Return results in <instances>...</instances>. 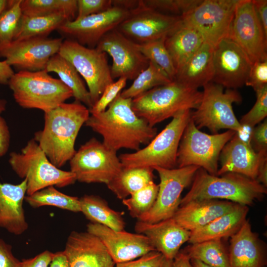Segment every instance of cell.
<instances>
[{"label": "cell", "mask_w": 267, "mask_h": 267, "mask_svg": "<svg viewBox=\"0 0 267 267\" xmlns=\"http://www.w3.org/2000/svg\"><path fill=\"white\" fill-rule=\"evenodd\" d=\"M221 176L212 175L200 168L190 190L181 198L180 206L193 201L217 199L247 206L267 192V188L256 179L235 173Z\"/></svg>", "instance_id": "3957f363"}, {"label": "cell", "mask_w": 267, "mask_h": 267, "mask_svg": "<svg viewBox=\"0 0 267 267\" xmlns=\"http://www.w3.org/2000/svg\"><path fill=\"white\" fill-rule=\"evenodd\" d=\"M192 267H212L194 259H190Z\"/></svg>", "instance_id": "680465c9"}, {"label": "cell", "mask_w": 267, "mask_h": 267, "mask_svg": "<svg viewBox=\"0 0 267 267\" xmlns=\"http://www.w3.org/2000/svg\"><path fill=\"white\" fill-rule=\"evenodd\" d=\"M237 204L217 199L191 201L180 206L172 219L182 228L191 232L232 210Z\"/></svg>", "instance_id": "484cf974"}, {"label": "cell", "mask_w": 267, "mask_h": 267, "mask_svg": "<svg viewBox=\"0 0 267 267\" xmlns=\"http://www.w3.org/2000/svg\"><path fill=\"white\" fill-rule=\"evenodd\" d=\"M158 189V185L152 181L132 194L130 197L122 200V203L127 207L130 215L138 219L147 213L155 202Z\"/></svg>", "instance_id": "f35d334b"}, {"label": "cell", "mask_w": 267, "mask_h": 267, "mask_svg": "<svg viewBox=\"0 0 267 267\" xmlns=\"http://www.w3.org/2000/svg\"><path fill=\"white\" fill-rule=\"evenodd\" d=\"M248 211V206L237 204L232 210L215 219L205 226L191 231L188 242L193 244L230 237L246 221Z\"/></svg>", "instance_id": "83f0119b"}, {"label": "cell", "mask_w": 267, "mask_h": 267, "mask_svg": "<svg viewBox=\"0 0 267 267\" xmlns=\"http://www.w3.org/2000/svg\"><path fill=\"white\" fill-rule=\"evenodd\" d=\"M232 130L208 134L198 129L190 119L181 138L177 153V166H196L217 176L220 153L234 135Z\"/></svg>", "instance_id": "ba28073f"}, {"label": "cell", "mask_w": 267, "mask_h": 267, "mask_svg": "<svg viewBox=\"0 0 267 267\" xmlns=\"http://www.w3.org/2000/svg\"><path fill=\"white\" fill-rule=\"evenodd\" d=\"M6 106V100L0 99V114L5 110Z\"/></svg>", "instance_id": "94428289"}, {"label": "cell", "mask_w": 267, "mask_h": 267, "mask_svg": "<svg viewBox=\"0 0 267 267\" xmlns=\"http://www.w3.org/2000/svg\"><path fill=\"white\" fill-rule=\"evenodd\" d=\"M267 158V151L256 152L251 143L235 134L222 148L219 157L221 167L217 176L235 173L256 179L262 162Z\"/></svg>", "instance_id": "7402d4cb"}, {"label": "cell", "mask_w": 267, "mask_h": 267, "mask_svg": "<svg viewBox=\"0 0 267 267\" xmlns=\"http://www.w3.org/2000/svg\"><path fill=\"white\" fill-rule=\"evenodd\" d=\"M10 0H0V15L9 4Z\"/></svg>", "instance_id": "91938a15"}, {"label": "cell", "mask_w": 267, "mask_h": 267, "mask_svg": "<svg viewBox=\"0 0 267 267\" xmlns=\"http://www.w3.org/2000/svg\"><path fill=\"white\" fill-rule=\"evenodd\" d=\"M8 162L19 178L26 179L27 195L50 186L64 187L76 181L70 171L54 166L33 138L20 152H12Z\"/></svg>", "instance_id": "52a82bcc"}, {"label": "cell", "mask_w": 267, "mask_h": 267, "mask_svg": "<svg viewBox=\"0 0 267 267\" xmlns=\"http://www.w3.org/2000/svg\"><path fill=\"white\" fill-rule=\"evenodd\" d=\"M204 42L198 31L182 23L166 37L165 46L172 59L176 75Z\"/></svg>", "instance_id": "f1b7e54d"}, {"label": "cell", "mask_w": 267, "mask_h": 267, "mask_svg": "<svg viewBox=\"0 0 267 267\" xmlns=\"http://www.w3.org/2000/svg\"><path fill=\"white\" fill-rule=\"evenodd\" d=\"M127 79L123 77L118 78L116 82L108 85L101 95L89 109L90 114H97L104 112L110 104L115 99L117 96L125 88L127 83Z\"/></svg>", "instance_id": "ee69618b"}, {"label": "cell", "mask_w": 267, "mask_h": 267, "mask_svg": "<svg viewBox=\"0 0 267 267\" xmlns=\"http://www.w3.org/2000/svg\"><path fill=\"white\" fill-rule=\"evenodd\" d=\"M181 23L180 16L160 12L139 0V5L130 10L116 29L134 43L142 44L166 38Z\"/></svg>", "instance_id": "5bb4252c"}, {"label": "cell", "mask_w": 267, "mask_h": 267, "mask_svg": "<svg viewBox=\"0 0 267 267\" xmlns=\"http://www.w3.org/2000/svg\"><path fill=\"white\" fill-rule=\"evenodd\" d=\"M68 21L69 20L67 16L62 14L38 16L23 14L14 41L47 37L51 32L58 30L61 25Z\"/></svg>", "instance_id": "d6a6232c"}, {"label": "cell", "mask_w": 267, "mask_h": 267, "mask_svg": "<svg viewBox=\"0 0 267 267\" xmlns=\"http://www.w3.org/2000/svg\"><path fill=\"white\" fill-rule=\"evenodd\" d=\"M95 48L111 57L110 70L113 80L121 77L134 80L149 64V61L139 50L137 44L116 28L106 33Z\"/></svg>", "instance_id": "2e32d148"}, {"label": "cell", "mask_w": 267, "mask_h": 267, "mask_svg": "<svg viewBox=\"0 0 267 267\" xmlns=\"http://www.w3.org/2000/svg\"><path fill=\"white\" fill-rule=\"evenodd\" d=\"M21 7L24 15L62 14L72 21L77 14V0H22Z\"/></svg>", "instance_id": "e575fe53"}, {"label": "cell", "mask_w": 267, "mask_h": 267, "mask_svg": "<svg viewBox=\"0 0 267 267\" xmlns=\"http://www.w3.org/2000/svg\"><path fill=\"white\" fill-rule=\"evenodd\" d=\"M199 168L196 166L171 169L154 168L160 178L157 198L151 209L137 221L155 223L172 218L180 206L181 193L192 183Z\"/></svg>", "instance_id": "4fadbf2b"}, {"label": "cell", "mask_w": 267, "mask_h": 267, "mask_svg": "<svg viewBox=\"0 0 267 267\" xmlns=\"http://www.w3.org/2000/svg\"><path fill=\"white\" fill-rule=\"evenodd\" d=\"M172 267H192L190 258L182 250H180L173 260Z\"/></svg>", "instance_id": "db71d44e"}, {"label": "cell", "mask_w": 267, "mask_h": 267, "mask_svg": "<svg viewBox=\"0 0 267 267\" xmlns=\"http://www.w3.org/2000/svg\"><path fill=\"white\" fill-rule=\"evenodd\" d=\"M25 200L30 206L35 208L49 206L73 212H81L79 198L66 195L53 186L45 187L31 195H26Z\"/></svg>", "instance_id": "d590c367"}, {"label": "cell", "mask_w": 267, "mask_h": 267, "mask_svg": "<svg viewBox=\"0 0 267 267\" xmlns=\"http://www.w3.org/2000/svg\"><path fill=\"white\" fill-rule=\"evenodd\" d=\"M112 5L122 7L131 10L136 8L139 4V0H112Z\"/></svg>", "instance_id": "6f0895ef"}, {"label": "cell", "mask_w": 267, "mask_h": 267, "mask_svg": "<svg viewBox=\"0 0 267 267\" xmlns=\"http://www.w3.org/2000/svg\"><path fill=\"white\" fill-rule=\"evenodd\" d=\"M256 180L267 187V158L261 163L259 169Z\"/></svg>", "instance_id": "9f6ffc18"}, {"label": "cell", "mask_w": 267, "mask_h": 267, "mask_svg": "<svg viewBox=\"0 0 267 267\" xmlns=\"http://www.w3.org/2000/svg\"><path fill=\"white\" fill-rule=\"evenodd\" d=\"M62 38H31L14 41L0 50V57L20 71L44 70L50 58L59 52Z\"/></svg>", "instance_id": "e0dca14e"}, {"label": "cell", "mask_w": 267, "mask_h": 267, "mask_svg": "<svg viewBox=\"0 0 267 267\" xmlns=\"http://www.w3.org/2000/svg\"><path fill=\"white\" fill-rule=\"evenodd\" d=\"M223 88L212 82L203 87L201 101L191 113V119L198 129L206 127L214 134L221 129L235 132L240 130L232 104L241 102V97L236 89L224 91Z\"/></svg>", "instance_id": "9c48e42d"}, {"label": "cell", "mask_w": 267, "mask_h": 267, "mask_svg": "<svg viewBox=\"0 0 267 267\" xmlns=\"http://www.w3.org/2000/svg\"><path fill=\"white\" fill-rule=\"evenodd\" d=\"M14 74L12 67L5 60L0 61V85H8Z\"/></svg>", "instance_id": "f5cc1de1"}, {"label": "cell", "mask_w": 267, "mask_h": 267, "mask_svg": "<svg viewBox=\"0 0 267 267\" xmlns=\"http://www.w3.org/2000/svg\"><path fill=\"white\" fill-rule=\"evenodd\" d=\"M191 113L190 109L179 111L144 148L121 154L119 158L123 167L175 168L179 142Z\"/></svg>", "instance_id": "8992f818"}, {"label": "cell", "mask_w": 267, "mask_h": 267, "mask_svg": "<svg viewBox=\"0 0 267 267\" xmlns=\"http://www.w3.org/2000/svg\"><path fill=\"white\" fill-rule=\"evenodd\" d=\"M173 261L162 253L152 251L137 259L116 264L114 267H172Z\"/></svg>", "instance_id": "7bdbcfd3"}, {"label": "cell", "mask_w": 267, "mask_h": 267, "mask_svg": "<svg viewBox=\"0 0 267 267\" xmlns=\"http://www.w3.org/2000/svg\"><path fill=\"white\" fill-rule=\"evenodd\" d=\"M58 53L68 60L83 77L93 105L105 88L114 82L107 54L71 39L63 41Z\"/></svg>", "instance_id": "30bf717a"}, {"label": "cell", "mask_w": 267, "mask_h": 267, "mask_svg": "<svg viewBox=\"0 0 267 267\" xmlns=\"http://www.w3.org/2000/svg\"><path fill=\"white\" fill-rule=\"evenodd\" d=\"M228 38L246 53L252 63L267 60V37L259 22L253 0H239Z\"/></svg>", "instance_id": "9a60e30c"}, {"label": "cell", "mask_w": 267, "mask_h": 267, "mask_svg": "<svg viewBox=\"0 0 267 267\" xmlns=\"http://www.w3.org/2000/svg\"><path fill=\"white\" fill-rule=\"evenodd\" d=\"M49 267H68L67 259L63 251L54 253Z\"/></svg>", "instance_id": "11a10c76"}, {"label": "cell", "mask_w": 267, "mask_h": 267, "mask_svg": "<svg viewBox=\"0 0 267 267\" xmlns=\"http://www.w3.org/2000/svg\"><path fill=\"white\" fill-rule=\"evenodd\" d=\"M252 63L233 41L225 38L214 49V75L212 82L227 89L245 85Z\"/></svg>", "instance_id": "d6986e66"}, {"label": "cell", "mask_w": 267, "mask_h": 267, "mask_svg": "<svg viewBox=\"0 0 267 267\" xmlns=\"http://www.w3.org/2000/svg\"><path fill=\"white\" fill-rule=\"evenodd\" d=\"M53 256L54 253L45 250L34 257L22 260L20 267H49Z\"/></svg>", "instance_id": "681fc988"}, {"label": "cell", "mask_w": 267, "mask_h": 267, "mask_svg": "<svg viewBox=\"0 0 267 267\" xmlns=\"http://www.w3.org/2000/svg\"><path fill=\"white\" fill-rule=\"evenodd\" d=\"M131 98L120 93L103 112L90 114L85 125L102 136L103 144L117 152L122 148L137 151L157 135V129L139 117L132 108Z\"/></svg>", "instance_id": "6da1fadb"}, {"label": "cell", "mask_w": 267, "mask_h": 267, "mask_svg": "<svg viewBox=\"0 0 267 267\" xmlns=\"http://www.w3.org/2000/svg\"><path fill=\"white\" fill-rule=\"evenodd\" d=\"M228 252L229 267H266L265 249L248 220L230 236Z\"/></svg>", "instance_id": "d4e9b609"}, {"label": "cell", "mask_w": 267, "mask_h": 267, "mask_svg": "<svg viewBox=\"0 0 267 267\" xmlns=\"http://www.w3.org/2000/svg\"><path fill=\"white\" fill-rule=\"evenodd\" d=\"M182 251L190 259L198 260L212 267H229L228 252L222 239L191 244Z\"/></svg>", "instance_id": "836d02e7"}, {"label": "cell", "mask_w": 267, "mask_h": 267, "mask_svg": "<svg viewBox=\"0 0 267 267\" xmlns=\"http://www.w3.org/2000/svg\"><path fill=\"white\" fill-rule=\"evenodd\" d=\"M89 115V109L77 101L64 102L44 113V128L35 133L33 139L57 168L63 167L75 153L76 139Z\"/></svg>", "instance_id": "7a4b0ae2"}, {"label": "cell", "mask_w": 267, "mask_h": 267, "mask_svg": "<svg viewBox=\"0 0 267 267\" xmlns=\"http://www.w3.org/2000/svg\"><path fill=\"white\" fill-rule=\"evenodd\" d=\"M136 233L145 235L156 251L173 260L182 244L188 241L190 231L170 218L155 223L137 221L135 224Z\"/></svg>", "instance_id": "603a6c76"}, {"label": "cell", "mask_w": 267, "mask_h": 267, "mask_svg": "<svg viewBox=\"0 0 267 267\" xmlns=\"http://www.w3.org/2000/svg\"><path fill=\"white\" fill-rule=\"evenodd\" d=\"M257 99L251 109L243 115L240 125L254 128L267 116V86L256 91Z\"/></svg>", "instance_id": "b9f144b4"}, {"label": "cell", "mask_w": 267, "mask_h": 267, "mask_svg": "<svg viewBox=\"0 0 267 267\" xmlns=\"http://www.w3.org/2000/svg\"><path fill=\"white\" fill-rule=\"evenodd\" d=\"M130 10L113 6L109 9L80 19L68 21L58 30L71 40L95 48L101 39L117 27L129 15Z\"/></svg>", "instance_id": "ac0fdd59"}, {"label": "cell", "mask_w": 267, "mask_h": 267, "mask_svg": "<svg viewBox=\"0 0 267 267\" xmlns=\"http://www.w3.org/2000/svg\"><path fill=\"white\" fill-rule=\"evenodd\" d=\"M8 85L16 102L25 109L50 111L73 97L71 90L58 79L44 70L20 71L9 80Z\"/></svg>", "instance_id": "5b68a950"}, {"label": "cell", "mask_w": 267, "mask_h": 267, "mask_svg": "<svg viewBox=\"0 0 267 267\" xmlns=\"http://www.w3.org/2000/svg\"><path fill=\"white\" fill-rule=\"evenodd\" d=\"M171 81L161 68L149 61L148 67L134 80L130 87L121 91L120 94L122 97L133 99L154 88Z\"/></svg>", "instance_id": "8d00e7d4"}, {"label": "cell", "mask_w": 267, "mask_h": 267, "mask_svg": "<svg viewBox=\"0 0 267 267\" xmlns=\"http://www.w3.org/2000/svg\"><path fill=\"white\" fill-rule=\"evenodd\" d=\"M166 38L142 44H137V46L149 61L161 68L170 80L174 81L176 71L171 57L165 46Z\"/></svg>", "instance_id": "ab89813d"}, {"label": "cell", "mask_w": 267, "mask_h": 267, "mask_svg": "<svg viewBox=\"0 0 267 267\" xmlns=\"http://www.w3.org/2000/svg\"><path fill=\"white\" fill-rule=\"evenodd\" d=\"M239 0H204L180 16L182 23L198 31L215 47L228 36Z\"/></svg>", "instance_id": "7c38bea8"}, {"label": "cell", "mask_w": 267, "mask_h": 267, "mask_svg": "<svg viewBox=\"0 0 267 267\" xmlns=\"http://www.w3.org/2000/svg\"><path fill=\"white\" fill-rule=\"evenodd\" d=\"M27 192V180L18 184L0 182V227L19 235L28 228L23 202Z\"/></svg>", "instance_id": "cb8c5ba5"}, {"label": "cell", "mask_w": 267, "mask_h": 267, "mask_svg": "<svg viewBox=\"0 0 267 267\" xmlns=\"http://www.w3.org/2000/svg\"><path fill=\"white\" fill-rule=\"evenodd\" d=\"M79 199L81 212L90 222L115 230H124L126 223L123 213L111 209L104 199L97 195H85Z\"/></svg>", "instance_id": "f546056e"}, {"label": "cell", "mask_w": 267, "mask_h": 267, "mask_svg": "<svg viewBox=\"0 0 267 267\" xmlns=\"http://www.w3.org/2000/svg\"><path fill=\"white\" fill-rule=\"evenodd\" d=\"M253 2L259 22L267 37V0H253Z\"/></svg>", "instance_id": "816d5d0a"}, {"label": "cell", "mask_w": 267, "mask_h": 267, "mask_svg": "<svg viewBox=\"0 0 267 267\" xmlns=\"http://www.w3.org/2000/svg\"><path fill=\"white\" fill-rule=\"evenodd\" d=\"M69 163L76 181L87 183L107 185L123 168L117 152L94 137L82 144Z\"/></svg>", "instance_id": "8fae6325"}, {"label": "cell", "mask_w": 267, "mask_h": 267, "mask_svg": "<svg viewBox=\"0 0 267 267\" xmlns=\"http://www.w3.org/2000/svg\"><path fill=\"white\" fill-rule=\"evenodd\" d=\"M22 0H10L9 4L0 15V50L15 39L23 16Z\"/></svg>", "instance_id": "74e56055"}, {"label": "cell", "mask_w": 267, "mask_h": 267, "mask_svg": "<svg viewBox=\"0 0 267 267\" xmlns=\"http://www.w3.org/2000/svg\"><path fill=\"white\" fill-rule=\"evenodd\" d=\"M47 73L54 72L59 79L73 93L75 101L82 103L90 109L93 104L89 90L74 66L58 53L52 56L44 70Z\"/></svg>", "instance_id": "4dcf8cb0"}, {"label": "cell", "mask_w": 267, "mask_h": 267, "mask_svg": "<svg viewBox=\"0 0 267 267\" xmlns=\"http://www.w3.org/2000/svg\"><path fill=\"white\" fill-rule=\"evenodd\" d=\"M21 262L13 255L12 246L0 238V267H20Z\"/></svg>", "instance_id": "c3c4849f"}, {"label": "cell", "mask_w": 267, "mask_h": 267, "mask_svg": "<svg viewBox=\"0 0 267 267\" xmlns=\"http://www.w3.org/2000/svg\"><path fill=\"white\" fill-rule=\"evenodd\" d=\"M251 144L254 145L257 152L267 151V120L266 119L263 123L254 128Z\"/></svg>", "instance_id": "7dc6e473"}, {"label": "cell", "mask_w": 267, "mask_h": 267, "mask_svg": "<svg viewBox=\"0 0 267 267\" xmlns=\"http://www.w3.org/2000/svg\"><path fill=\"white\" fill-rule=\"evenodd\" d=\"M202 92L174 80L132 99V108L139 117L154 126L184 109H196Z\"/></svg>", "instance_id": "277c9868"}, {"label": "cell", "mask_w": 267, "mask_h": 267, "mask_svg": "<svg viewBox=\"0 0 267 267\" xmlns=\"http://www.w3.org/2000/svg\"><path fill=\"white\" fill-rule=\"evenodd\" d=\"M245 85L255 91L267 86V60L252 64Z\"/></svg>", "instance_id": "bcb514c9"}, {"label": "cell", "mask_w": 267, "mask_h": 267, "mask_svg": "<svg viewBox=\"0 0 267 267\" xmlns=\"http://www.w3.org/2000/svg\"><path fill=\"white\" fill-rule=\"evenodd\" d=\"M214 47L204 42L177 74L176 80L193 89L211 82L214 75Z\"/></svg>", "instance_id": "4316f807"}, {"label": "cell", "mask_w": 267, "mask_h": 267, "mask_svg": "<svg viewBox=\"0 0 267 267\" xmlns=\"http://www.w3.org/2000/svg\"><path fill=\"white\" fill-rule=\"evenodd\" d=\"M143 1L147 6L160 12L178 14L180 16L198 5L201 0H146Z\"/></svg>", "instance_id": "60d3db41"}, {"label": "cell", "mask_w": 267, "mask_h": 267, "mask_svg": "<svg viewBox=\"0 0 267 267\" xmlns=\"http://www.w3.org/2000/svg\"><path fill=\"white\" fill-rule=\"evenodd\" d=\"M153 171V169L148 167H123L107 186L118 198L122 200L154 181Z\"/></svg>", "instance_id": "1f68e13d"}, {"label": "cell", "mask_w": 267, "mask_h": 267, "mask_svg": "<svg viewBox=\"0 0 267 267\" xmlns=\"http://www.w3.org/2000/svg\"><path fill=\"white\" fill-rule=\"evenodd\" d=\"M68 267H114L113 261L100 240L88 231H73L63 250Z\"/></svg>", "instance_id": "44dd1931"}, {"label": "cell", "mask_w": 267, "mask_h": 267, "mask_svg": "<svg viewBox=\"0 0 267 267\" xmlns=\"http://www.w3.org/2000/svg\"><path fill=\"white\" fill-rule=\"evenodd\" d=\"M112 6L111 0H77V14L75 19L105 11Z\"/></svg>", "instance_id": "f6af8a7d"}, {"label": "cell", "mask_w": 267, "mask_h": 267, "mask_svg": "<svg viewBox=\"0 0 267 267\" xmlns=\"http://www.w3.org/2000/svg\"><path fill=\"white\" fill-rule=\"evenodd\" d=\"M87 231L97 237L116 264L130 261L156 251L144 235L112 229L98 223L89 222Z\"/></svg>", "instance_id": "ffe728a7"}, {"label": "cell", "mask_w": 267, "mask_h": 267, "mask_svg": "<svg viewBox=\"0 0 267 267\" xmlns=\"http://www.w3.org/2000/svg\"><path fill=\"white\" fill-rule=\"evenodd\" d=\"M10 143V133L4 119L0 114V158L8 151Z\"/></svg>", "instance_id": "f907efd6"}]
</instances>
